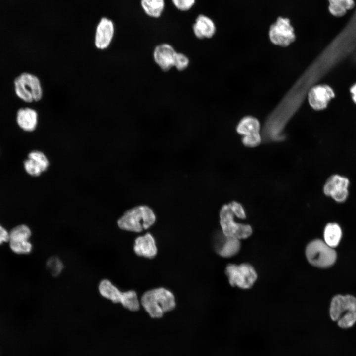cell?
<instances>
[{
    "label": "cell",
    "instance_id": "cell-12",
    "mask_svg": "<svg viewBox=\"0 0 356 356\" xmlns=\"http://www.w3.org/2000/svg\"><path fill=\"white\" fill-rule=\"evenodd\" d=\"M114 34V27L111 20L102 18L98 23L95 36V45L100 50H105L110 45Z\"/></svg>",
    "mask_w": 356,
    "mask_h": 356
},
{
    "label": "cell",
    "instance_id": "cell-17",
    "mask_svg": "<svg viewBox=\"0 0 356 356\" xmlns=\"http://www.w3.org/2000/svg\"><path fill=\"white\" fill-rule=\"evenodd\" d=\"M193 29L195 36L200 39L210 38L216 32V26L213 20L203 14L197 17Z\"/></svg>",
    "mask_w": 356,
    "mask_h": 356
},
{
    "label": "cell",
    "instance_id": "cell-16",
    "mask_svg": "<svg viewBox=\"0 0 356 356\" xmlns=\"http://www.w3.org/2000/svg\"><path fill=\"white\" fill-rule=\"evenodd\" d=\"M38 114L31 108H21L16 113V122L19 127L27 132L34 131L38 124Z\"/></svg>",
    "mask_w": 356,
    "mask_h": 356
},
{
    "label": "cell",
    "instance_id": "cell-29",
    "mask_svg": "<svg viewBox=\"0 0 356 356\" xmlns=\"http://www.w3.org/2000/svg\"><path fill=\"white\" fill-rule=\"evenodd\" d=\"M195 0H172L175 6L182 11H186L194 5Z\"/></svg>",
    "mask_w": 356,
    "mask_h": 356
},
{
    "label": "cell",
    "instance_id": "cell-8",
    "mask_svg": "<svg viewBox=\"0 0 356 356\" xmlns=\"http://www.w3.org/2000/svg\"><path fill=\"white\" fill-rule=\"evenodd\" d=\"M269 37L273 44L282 47L287 46L293 43L296 36L290 19L278 17L269 28Z\"/></svg>",
    "mask_w": 356,
    "mask_h": 356
},
{
    "label": "cell",
    "instance_id": "cell-14",
    "mask_svg": "<svg viewBox=\"0 0 356 356\" xmlns=\"http://www.w3.org/2000/svg\"><path fill=\"white\" fill-rule=\"evenodd\" d=\"M219 237L214 243V248L218 254L223 257H230L236 255L240 250V239L224 235Z\"/></svg>",
    "mask_w": 356,
    "mask_h": 356
},
{
    "label": "cell",
    "instance_id": "cell-5",
    "mask_svg": "<svg viewBox=\"0 0 356 356\" xmlns=\"http://www.w3.org/2000/svg\"><path fill=\"white\" fill-rule=\"evenodd\" d=\"M306 255L309 262L318 267H327L336 261V253L325 242L316 239L307 245Z\"/></svg>",
    "mask_w": 356,
    "mask_h": 356
},
{
    "label": "cell",
    "instance_id": "cell-4",
    "mask_svg": "<svg viewBox=\"0 0 356 356\" xmlns=\"http://www.w3.org/2000/svg\"><path fill=\"white\" fill-rule=\"evenodd\" d=\"M14 91L17 96L27 103L40 101L43 90L39 78L32 73L23 72L14 81Z\"/></svg>",
    "mask_w": 356,
    "mask_h": 356
},
{
    "label": "cell",
    "instance_id": "cell-32",
    "mask_svg": "<svg viewBox=\"0 0 356 356\" xmlns=\"http://www.w3.org/2000/svg\"><path fill=\"white\" fill-rule=\"evenodd\" d=\"M350 92L352 95V99L354 102L356 103V83L352 86L350 89Z\"/></svg>",
    "mask_w": 356,
    "mask_h": 356
},
{
    "label": "cell",
    "instance_id": "cell-7",
    "mask_svg": "<svg viewBox=\"0 0 356 356\" xmlns=\"http://www.w3.org/2000/svg\"><path fill=\"white\" fill-rule=\"evenodd\" d=\"M225 273L231 285L243 289L250 288L257 278L254 268L248 264H229L226 267Z\"/></svg>",
    "mask_w": 356,
    "mask_h": 356
},
{
    "label": "cell",
    "instance_id": "cell-27",
    "mask_svg": "<svg viewBox=\"0 0 356 356\" xmlns=\"http://www.w3.org/2000/svg\"><path fill=\"white\" fill-rule=\"evenodd\" d=\"M24 166L27 173L32 176H38L43 172L41 167L30 158L24 161Z\"/></svg>",
    "mask_w": 356,
    "mask_h": 356
},
{
    "label": "cell",
    "instance_id": "cell-11",
    "mask_svg": "<svg viewBox=\"0 0 356 356\" xmlns=\"http://www.w3.org/2000/svg\"><path fill=\"white\" fill-rule=\"evenodd\" d=\"M335 93L327 85H318L311 88L308 92V100L311 106L316 110L325 108Z\"/></svg>",
    "mask_w": 356,
    "mask_h": 356
},
{
    "label": "cell",
    "instance_id": "cell-20",
    "mask_svg": "<svg viewBox=\"0 0 356 356\" xmlns=\"http://www.w3.org/2000/svg\"><path fill=\"white\" fill-rule=\"evenodd\" d=\"M342 230L340 226L335 222L328 223L324 229L325 242L331 247H336L341 239Z\"/></svg>",
    "mask_w": 356,
    "mask_h": 356
},
{
    "label": "cell",
    "instance_id": "cell-23",
    "mask_svg": "<svg viewBox=\"0 0 356 356\" xmlns=\"http://www.w3.org/2000/svg\"><path fill=\"white\" fill-rule=\"evenodd\" d=\"M31 236L29 227L25 225H19L14 227L9 233V241H28Z\"/></svg>",
    "mask_w": 356,
    "mask_h": 356
},
{
    "label": "cell",
    "instance_id": "cell-22",
    "mask_svg": "<svg viewBox=\"0 0 356 356\" xmlns=\"http://www.w3.org/2000/svg\"><path fill=\"white\" fill-rule=\"evenodd\" d=\"M120 303L131 311H137L139 309L137 294L134 290L122 292Z\"/></svg>",
    "mask_w": 356,
    "mask_h": 356
},
{
    "label": "cell",
    "instance_id": "cell-2",
    "mask_svg": "<svg viewBox=\"0 0 356 356\" xmlns=\"http://www.w3.org/2000/svg\"><path fill=\"white\" fill-rule=\"evenodd\" d=\"M141 303L149 315L154 318H160L164 313L172 310L176 304L172 293L164 288L146 292L141 297Z\"/></svg>",
    "mask_w": 356,
    "mask_h": 356
},
{
    "label": "cell",
    "instance_id": "cell-1",
    "mask_svg": "<svg viewBox=\"0 0 356 356\" xmlns=\"http://www.w3.org/2000/svg\"><path fill=\"white\" fill-rule=\"evenodd\" d=\"M156 216L148 206H138L126 211L118 220V227L126 231L140 232L155 222Z\"/></svg>",
    "mask_w": 356,
    "mask_h": 356
},
{
    "label": "cell",
    "instance_id": "cell-25",
    "mask_svg": "<svg viewBox=\"0 0 356 356\" xmlns=\"http://www.w3.org/2000/svg\"><path fill=\"white\" fill-rule=\"evenodd\" d=\"M47 269L54 276L59 275L62 271L64 265L60 259L57 256H52L47 261Z\"/></svg>",
    "mask_w": 356,
    "mask_h": 356
},
{
    "label": "cell",
    "instance_id": "cell-30",
    "mask_svg": "<svg viewBox=\"0 0 356 356\" xmlns=\"http://www.w3.org/2000/svg\"><path fill=\"white\" fill-rule=\"evenodd\" d=\"M228 205L235 216L240 219H244L246 217L244 210L240 204L233 201Z\"/></svg>",
    "mask_w": 356,
    "mask_h": 356
},
{
    "label": "cell",
    "instance_id": "cell-9",
    "mask_svg": "<svg viewBox=\"0 0 356 356\" xmlns=\"http://www.w3.org/2000/svg\"><path fill=\"white\" fill-rule=\"evenodd\" d=\"M260 125L259 121L252 116H246L239 122L236 130L243 135L242 142L247 147H253L261 142L260 134Z\"/></svg>",
    "mask_w": 356,
    "mask_h": 356
},
{
    "label": "cell",
    "instance_id": "cell-3",
    "mask_svg": "<svg viewBox=\"0 0 356 356\" xmlns=\"http://www.w3.org/2000/svg\"><path fill=\"white\" fill-rule=\"evenodd\" d=\"M330 315L340 327H351L356 322V298L349 295L334 296L331 302Z\"/></svg>",
    "mask_w": 356,
    "mask_h": 356
},
{
    "label": "cell",
    "instance_id": "cell-13",
    "mask_svg": "<svg viewBox=\"0 0 356 356\" xmlns=\"http://www.w3.org/2000/svg\"><path fill=\"white\" fill-rule=\"evenodd\" d=\"M176 53L171 45L164 43L155 47L153 55L154 61L158 66L162 70L167 71L174 67Z\"/></svg>",
    "mask_w": 356,
    "mask_h": 356
},
{
    "label": "cell",
    "instance_id": "cell-24",
    "mask_svg": "<svg viewBox=\"0 0 356 356\" xmlns=\"http://www.w3.org/2000/svg\"><path fill=\"white\" fill-rule=\"evenodd\" d=\"M28 158L34 161L42 169L43 172L46 171L49 165V162L44 154L43 152L34 150L31 151L28 155Z\"/></svg>",
    "mask_w": 356,
    "mask_h": 356
},
{
    "label": "cell",
    "instance_id": "cell-28",
    "mask_svg": "<svg viewBox=\"0 0 356 356\" xmlns=\"http://www.w3.org/2000/svg\"><path fill=\"white\" fill-rule=\"evenodd\" d=\"M189 59L188 57L182 53H177L176 54L174 67L178 71L185 70L189 65Z\"/></svg>",
    "mask_w": 356,
    "mask_h": 356
},
{
    "label": "cell",
    "instance_id": "cell-18",
    "mask_svg": "<svg viewBox=\"0 0 356 356\" xmlns=\"http://www.w3.org/2000/svg\"><path fill=\"white\" fill-rule=\"evenodd\" d=\"M98 289L100 294L104 298L114 303H120L122 292L110 280L107 279L101 280Z\"/></svg>",
    "mask_w": 356,
    "mask_h": 356
},
{
    "label": "cell",
    "instance_id": "cell-26",
    "mask_svg": "<svg viewBox=\"0 0 356 356\" xmlns=\"http://www.w3.org/2000/svg\"><path fill=\"white\" fill-rule=\"evenodd\" d=\"M11 250L17 254H28L31 252L32 245L28 241H9Z\"/></svg>",
    "mask_w": 356,
    "mask_h": 356
},
{
    "label": "cell",
    "instance_id": "cell-15",
    "mask_svg": "<svg viewBox=\"0 0 356 356\" xmlns=\"http://www.w3.org/2000/svg\"><path fill=\"white\" fill-rule=\"evenodd\" d=\"M134 250L138 256L148 258L154 257L157 253L155 239L150 233L136 238Z\"/></svg>",
    "mask_w": 356,
    "mask_h": 356
},
{
    "label": "cell",
    "instance_id": "cell-6",
    "mask_svg": "<svg viewBox=\"0 0 356 356\" xmlns=\"http://www.w3.org/2000/svg\"><path fill=\"white\" fill-rule=\"evenodd\" d=\"M234 214L228 205H223L220 212V224L222 233L225 236L239 239H246L252 233L251 227L247 224L236 222Z\"/></svg>",
    "mask_w": 356,
    "mask_h": 356
},
{
    "label": "cell",
    "instance_id": "cell-19",
    "mask_svg": "<svg viewBox=\"0 0 356 356\" xmlns=\"http://www.w3.org/2000/svg\"><path fill=\"white\" fill-rule=\"evenodd\" d=\"M329 12L335 17H342L347 10H351L355 6L354 0H328Z\"/></svg>",
    "mask_w": 356,
    "mask_h": 356
},
{
    "label": "cell",
    "instance_id": "cell-10",
    "mask_svg": "<svg viewBox=\"0 0 356 356\" xmlns=\"http://www.w3.org/2000/svg\"><path fill=\"white\" fill-rule=\"evenodd\" d=\"M349 180L345 177L335 174L331 176L323 186L324 193L338 203L345 202L349 195Z\"/></svg>",
    "mask_w": 356,
    "mask_h": 356
},
{
    "label": "cell",
    "instance_id": "cell-31",
    "mask_svg": "<svg viewBox=\"0 0 356 356\" xmlns=\"http://www.w3.org/2000/svg\"><path fill=\"white\" fill-rule=\"evenodd\" d=\"M9 232L0 225V244L9 241Z\"/></svg>",
    "mask_w": 356,
    "mask_h": 356
},
{
    "label": "cell",
    "instance_id": "cell-21",
    "mask_svg": "<svg viewBox=\"0 0 356 356\" xmlns=\"http://www.w3.org/2000/svg\"><path fill=\"white\" fill-rule=\"evenodd\" d=\"M141 4L148 16L155 18L160 16L165 6L164 0H141Z\"/></svg>",
    "mask_w": 356,
    "mask_h": 356
}]
</instances>
